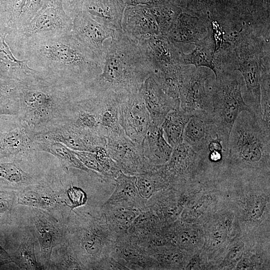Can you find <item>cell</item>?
<instances>
[{
  "label": "cell",
  "mask_w": 270,
  "mask_h": 270,
  "mask_svg": "<svg viewBox=\"0 0 270 270\" xmlns=\"http://www.w3.org/2000/svg\"><path fill=\"white\" fill-rule=\"evenodd\" d=\"M226 39L216 52V66L222 71L240 74L246 86L244 100L252 112L262 118L260 70L265 54L270 52V42L245 28L228 34Z\"/></svg>",
  "instance_id": "obj_3"
},
{
  "label": "cell",
  "mask_w": 270,
  "mask_h": 270,
  "mask_svg": "<svg viewBox=\"0 0 270 270\" xmlns=\"http://www.w3.org/2000/svg\"><path fill=\"white\" fill-rule=\"evenodd\" d=\"M52 199L37 190H26L20 194L18 204L34 207L46 208L50 205Z\"/></svg>",
  "instance_id": "obj_40"
},
{
  "label": "cell",
  "mask_w": 270,
  "mask_h": 270,
  "mask_svg": "<svg viewBox=\"0 0 270 270\" xmlns=\"http://www.w3.org/2000/svg\"><path fill=\"white\" fill-rule=\"evenodd\" d=\"M200 160V155L183 142L173 148L169 160L162 168L170 184L175 186L190 177Z\"/></svg>",
  "instance_id": "obj_21"
},
{
  "label": "cell",
  "mask_w": 270,
  "mask_h": 270,
  "mask_svg": "<svg viewBox=\"0 0 270 270\" xmlns=\"http://www.w3.org/2000/svg\"><path fill=\"white\" fill-rule=\"evenodd\" d=\"M84 0H63L66 13L73 18L82 11Z\"/></svg>",
  "instance_id": "obj_45"
},
{
  "label": "cell",
  "mask_w": 270,
  "mask_h": 270,
  "mask_svg": "<svg viewBox=\"0 0 270 270\" xmlns=\"http://www.w3.org/2000/svg\"><path fill=\"white\" fill-rule=\"evenodd\" d=\"M140 92L150 116V122L161 126L167 114L180 104L179 98L168 96L152 74L144 82Z\"/></svg>",
  "instance_id": "obj_19"
},
{
  "label": "cell",
  "mask_w": 270,
  "mask_h": 270,
  "mask_svg": "<svg viewBox=\"0 0 270 270\" xmlns=\"http://www.w3.org/2000/svg\"><path fill=\"white\" fill-rule=\"evenodd\" d=\"M102 212L110 228L117 236L128 232L134 220L140 212L126 206L104 204Z\"/></svg>",
  "instance_id": "obj_30"
},
{
  "label": "cell",
  "mask_w": 270,
  "mask_h": 270,
  "mask_svg": "<svg viewBox=\"0 0 270 270\" xmlns=\"http://www.w3.org/2000/svg\"><path fill=\"white\" fill-rule=\"evenodd\" d=\"M6 104H4L2 106H0V115L2 114H15V110L14 108H8V107H3L5 106Z\"/></svg>",
  "instance_id": "obj_49"
},
{
  "label": "cell",
  "mask_w": 270,
  "mask_h": 270,
  "mask_svg": "<svg viewBox=\"0 0 270 270\" xmlns=\"http://www.w3.org/2000/svg\"><path fill=\"white\" fill-rule=\"evenodd\" d=\"M18 84L0 78V100L18 98Z\"/></svg>",
  "instance_id": "obj_43"
},
{
  "label": "cell",
  "mask_w": 270,
  "mask_h": 270,
  "mask_svg": "<svg viewBox=\"0 0 270 270\" xmlns=\"http://www.w3.org/2000/svg\"><path fill=\"white\" fill-rule=\"evenodd\" d=\"M74 232L76 256L84 268L92 266L102 258L110 255L116 238L103 214L99 217L90 214L80 216Z\"/></svg>",
  "instance_id": "obj_9"
},
{
  "label": "cell",
  "mask_w": 270,
  "mask_h": 270,
  "mask_svg": "<svg viewBox=\"0 0 270 270\" xmlns=\"http://www.w3.org/2000/svg\"><path fill=\"white\" fill-rule=\"evenodd\" d=\"M242 246L240 244H238L235 246L230 252L228 254V258L230 260H233L236 258L240 254L241 252Z\"/></svg>",
  "instance_id": "obj_48"
},
{
  "label": "cell",
  "mask_w": 270,
  "mask_h": 270,
  "mask_svg": "<svg viewBox=\"0 0 270 270\" xmlns=\"http://www.w3.org/2000/svg\"><path fill=\"white\" fill-rule=\"evenodd\" d=\"M270 127L253 112L244 111L237 118L228 142V162L241 174L268 175Z\"/></svg>",
  "instance_id": "obj_5"
},
{
  "label": "cell",
  "mask_w": 270,
  "mask_h": 270,
  "mask_svg": "<svg viewBox=\"0 0 270 270\" xmlns=\"http://www.w3.org/2000/svg\"><path fill=\"white\" fill-rule=\"evenodd\" d=\"M110 255L123 260L129 270L132 266L141 270L160 268L158 262L147 252L144 248L130 240L128 232L116 236Z\"/></svg>",
  "instance_id": "obj_24"
},
{
  "label": "cell",
  "mask_w": 270,
  "mask_h": 270,
  "mask_svg": "<svg viewBox=\"0 0 270 270\" xmlns=\"http://www.w3.org/2000/svg\"><path fill=\"white\" fill-rule=\"evenodd\" d=\"M74 152L85 166L92 171L98 173L101 177L106 179L104 171L93 152L78 150H74Z\"/></svg>",
  "instance_id": "obj_41"
},
{
  "label": "cell",
  "mask_w": 270,
  "mask_h": 270,
  "mask_svg": "<svg viewBox=\"0 0 270 270\" xmlns=\"http://www.w3.org/2000/svg\"><path fill=\"white\" fill-rule=\"evenodd\" d=\"M34 221L42 254L48 262L56 241V230L52 224L42 214H37Z\"/></svg>",
  "instance_id": "obj_34"
},
{
  "label": "cell",
  "mask_w": 270,
  "mask_h": 270,
  "mask_svg": "<svg viewBox=\"0 0 270 270\" xmlns=\"http://www.w3.org/2000/svg\"><path fill=\"white\" fill-rule=\"evenodd\" d=\"M210 20L182 12L166 34L168 40L183 49L182 46L194 44L204 38L210 27Z\"/></svg>",
  "instance_id": "obj_18"
},
{
  "label": "cell",
  "mask_w": 270,
  "mask_h": 270,
  "mask_svg": "<svg viewBox=\"0 0 270 270\" xmlns=\"http://www.w3.org/2000/svg\"><path fill=\"white\" fill-rule=\"evenodd\" d=\"M34 138L58 142L74 150L90 152H94L98 146L106 147V144L105 137L66 122L42 132H34Z\"/></svg>",
  "instance_id": "obj_13"
},
{
  "label": "cell",
  "mask_w": 270,
  "mask_h": 270,
  "mask_svg": "<svg viewBox=\"0 0 270 270\" xmlns=\"http://www.w3.org/2000/svg\"><path fill=\"white\" fill-rule=\"evenodd\" d=\"M72 28V19L66 12L63 0H45L28 23L9 32L8 40L16 50L32 40L71 32Z\"/></svg>",
  "instance_id": "obj_8"
},
{
  "label": "cell",
  "mask_w": 270,
  "mask_h": 270,
  "mask_svg": "<svg viewBox=\"0 0 270 270\" xmlns=\"http://www.w3.org/2000/svg\"><path fill=\"white\" fill-rule=\"evenodd\" d=\"M118 112L116 94L103 92L73 100L62 122L106 138L117 123Z\"/></svg>",
  "instance_id": "obj_6"
},
{
  "label": "cell",
  "mask_w": 270,
  "mask_h": 270,
  "mask_svg": "<svg viewBox=\"0 0 270 270\" xmlns=\"http://www.w3.org/2000/svg\"><path fill=\"white\" fill-rule=\"evenodd\" d=\"M142 146L146 160L151 170L166 164L173 150V148L164 137L162 126L151 122Z\"/></svg>",
  "instance_id": "obj_26"
},
{
  "label": "cell",
  "mask_w": 270,
  "mask_h": 270,
  "mask_svg": "<svg viewBox=\"0 0 270 270\" xmlns=\"http://www.w3.org/2000/svg\"><path fill=\"white\" fill-rule=\"evenodd\" d=\"M9 30L0 26V77L18 84H26L44 78L32 68L26 59L16 58L6 40Z\"/></svg>",
  "instance_id": "obj_15"
},
{
  "label": "cell",
  "mask_w": 270,
  "mask_h": 270,
  "mask_svg": "<svg viewBox=\"0 0 270 270\" xmlns=\"http://www.w3.org/2000/svg\"><path fill=\"white\" fill-rule=\"evenodd\" d=\"M212 71L205 67L184 66V77L179 100L180 108L192 114L198 112L211 114L212 104L209 82Z\"/></svg>",
  "instance_id": "obj_10"
},
{
  "label": "cell",
  "mask_w": 270,
  "mask_h": 270,
  "mask_svg": "<svg viewBox=\"0 0 270 270\" xmlns=\"http://www.w3.org/2000/svg\"><path fill=\"white\" fill-rule=\"evenodd\" d=\"M67 194L70 201L71 205L68 206L71 210L84 204L86 202V194L80 188L72 186L67 191Z\"/></svg>",
  "instance_id": "obj_44"
},
{
  "label": "cell",
  "mask_w": 270,
  "mask_h": 270,
  "mask_svg": "<svg viewBox=\"0 0 270 270\" xmlns=\"http://www.w3.org/2000/svg\"><path fill=\"white\" fill-rule=\"evenodd\" d=\"M137 42L151 64L154 72L173 65L180 64V58L183 49L172 43L166 36H150Z\"/></svg>",
  "instance_id": "obj_16"
},
{
  "label": "cell",
  "mask_w": 270,
  "mask_h": 270,
  "mask_svg": "<svg viewBox=\"0 0 270 270\" xmlns=\"http://www.w3.org/2000/svg\"><path fill=\"white\" fill-rule=\"evenodd\" d=\"M183 12L212 20L214 9L212 0H170Z\"/></svg>",
  "instance_id": "obj_37"
},
{
  "label": "cell",
  "mask_w": 270,
  "mask_h": 270,
  "mask_svg": "<svg viewBox=\"0 0 270 270\" xmlns=\"http://www.w3.org/2000/svg\"><path fill=\"white\" fill-rule=\"evenodd\" d=\"M220 134L230 138L218 126L211 114L196 112L185 128L184 142L200 155L205 151L209 142Z\"/></svg>",
  "instance_id": "obj_17"
},
{
  "label": "cell",
  "mask_w": 270,
  "mask_h": 270,
  "mask_svg": "<svg viewBox=\"0 0 270 270\" xmlns=\"http://www.w3.org/2000/svg\"><path fill=\"white\" fill-rule=\"evenodd\" d=\"M13 262L10 254L0 246V266Z\"/></svg>",
  "instance_id": "obj_47"
},
{
  "label": "cell",
  "mask_w": 270,
  "mask_h": 270,
  "mask_svg": "<svg viewBox=\"0 0 270 270\" xmlns=\"http://www.w3.org/2000/svg\"><path fill=\"white\" fill-rule=\"evenodd\" d=\"M114 181V190L104 204L126 206L140 212L146 209L147 200L139 194L136 176L120 172Z\"/></svg>",
  "instance_id": "obj_27"
},
{
  "label": "cell",
  "mask_w": 270,
  "mask_h": 270,
  "mask_svg": "<svg viewBox=\"0 0 270 270\" xmlns=\"http://www.w3.org/2000/svg\"><path fill=\"white\" fill-rule=\"evenodd\" d=\"M45 0H0V26L10 32L28 23Z\"/></svg>",
  "instance_id": "obj_22"
},
{
  "label": "cell",
  "mask_w": 270,
  "mask_h": 270,
  "mask_svg": "<svg viewBox=\"0 0 270 270\" xmlns=\"http://www.w3.org/2000/svg\"><path fill=\"white\" fill-rule=\"evenodd\" d=\"M148 7L156 20L160 34L165 36L182 12L178 7L170 0Z\"/></svg>",
  "instance_id": "obj_35"
},
{
  "label": "cell",
  "mask_w": 270,
  "mask_h": 270,
  "mask_svg": "<svg viewBox=\"0 0 270 270\" xmlns=\"http://www.w3.org/2000/svg\"><path fill=\"white\" fill-rule=\"evenodd\" d=\"M16 51L46 78L80 93L102 72L100 60L72 32L27 42Z\"/></svg>",
  "instance_id": "obj_1"
},
{
  "label": "cell",
  "mask_w": 270,
  "mask_h": 270,
  "mask_svg": "<svg viewBox=\"0 0 270 270\" xmlns=\"http://www.w3.org/2000/svg\"><path fill=\"white\" fill-rule=\"evenodd\" d=\"M270 52L262 60L260 70V105L263 121L270 125Z\"/></svg>",
  "instance_id": "obj_36"
},
{
  "label": "cell",
  "mask_w": 270,
  "mask_h": 270,
  "mask_svg": "<svg viewBox=\"0 0 270 270\" xmlns=\"http://www.w3.org/2000/svg\"><path fill=\"white\" fill-rule=\"evenodd\" d=\"M0 180L18 186H26L34 180L14 162L0 163Z\"/></svg>",
  "instance_id": "obj_38"
},
{
  "label": "cell",
  "mask_w": 270,
  "mask_h": 270,
  "mask_svg": "<svg viewBox=\"0 0 270 270\" xmlns=\"http://www.w3.org/2000/svg\"><path fill=\"white\" fill-rule=\"evenodd\" d=\"M72 32L102 64L106 48V41L108 38H112L116 32L102 26L82 10L72 20Z\"/></svg>",
  "instance_id": "obj_14"
},
{
  "label": "cell",
  "mask_w": 270,
  "mask_h": 270,
  "mask_svg": "<svg viewBox=\"0 0 270 270\" xmlns=\"http://www.w3.org/2000/svg\"><path fill=\"white\" fill-rule=\"evenodd\" d=\"M34 132L21 124L4 134L0 138V156L28 158L37 151L34 138Z\"/></svg>",
  "instance_id": "obj_23"
},
{
  "label": "cell",
  "mask_w": 270,
  "mask_h": 270,
  "mask_svg": "<svg viewBox=\"0 0 270 270\" xmlns=\"http://www.w3.org/2000/svg\"><path fill=\"white\" fill-rule=\"evenodd\" d=\"M37 151L44 152L56 157L68 170L69 168H78L89 172L90 170L85 166L74 154V150L65 145L55 142L34 140Z\"/></svg>",
  "instance_id": "obj_31"
},
{
  "label": "cell",
  "mask_w": 270,
  "mask_h": 270,
  "mask_svg": "<svg viewBox=\"0 0 270 270\" xmlns=\"http://www.w3.org/2000/svg\"><path fill=\"white\" fill-rule=\"evenodd\" d=\"M192 116L183 110L180 104L166 116L161 126L173 148L184 142V129Z\"/></svg>",
  "instance_id": "obj_29"
},
{
  "label": "cell",
  "mask_w": 270,
  "mask_h": 270,
  "mask_svg": "<svg viewBox=\"0 0 270 270\" xmlns=\"http://www.w3.org/2000/svg\"><path fill=\"white\" fill-rule=\"evenodd\" d=\"M122 26V32L136 41L160 34L156 20L146 6H126Z\"/></svg>",
  "instance_id": "obj_20"
},
{
  "label": "cell",
  "mask_w": 270,
  "mask_h": 270,
  "mask_svg": "<svg viewBox=\"0 0 270 270\" xmlns=\"http://www.w3.org/2000/svg\"><path fill=\"white\" fill-rule=\"evenodd\" d=\"M163 91L173 98H179L184 77V65L178 64L152 74Z\"/></svg>",
  "instance_id": "obj_32"
},
{
  "label": "cell",
  "mask_w": 270,
  "mask_h": 270,
  "mask_svg": "<svg viewBox=\"0 0 270 270\" xmlns=\"http://www.w3.org/2000/svg\"><path fill=\"white\" fill-rule=\"evenodd\" d=\"M106 140V148L122 172L136 176L151 171L142 144L130 140L123 130L110 134Z\"/></svg>",
  "instance_id": "obj_11"
},
{
  "label": "cell",
  "mask_w": 270,
  "mask_h": 270,
  "mask_svg": "<svg viewBox=\"0 0 270 270\" xmlns=\"http://www.w3.org/2000/svg\"><path fill=\"white\" fill-rule=\"evenodd\" d=\"M19 110L22 124L35 132L62 122L69 107L80 94L46 78L18 84Z\"/></svg>",
  "instance_id": "obj_4"
},
{
  "label": "cell",
  "mask_w": 270,
  "mask_h": 270,
  "mask_svg": "<svg viewBox=\"0 0 270 270\" xmlns=\"http://www.w3.org/2000/svg\"><path fill=\"white\" fill-rule=\"evenodd\" d=\"M18 256L14 260L22 269L37 270L39 269L36 260L34 243L29 240L22 245L18 250Z\"/></svg>",
  "instance_id": "obj_39"
},
{
  "label": "cell",
  "mask_w": 270,
  "mask_h": 270,
  "mask_svg": "<svg viewBox=\"0 0 270 270\" xmlns=\"http://www.w3.org/2000/svg\"><path fill=\"white\" fill-rule=\"evenodd\" d=\"M98 270H129L125 263L111 255L106 256L96 262L92 268Z\"/></svg>",
  "instance_id": "obj_42"
},
{
  "label": "cell",
  "mask_w": 270,
  "mask_h": 270,
  "mask_svg": "<svg viewBox=\"0 0 270 270\" xmlns=\"http://www.w3.org/2000/svg\"><path fill=\"white\" fill-rule=\"evenodd\" d=\"M195 48L188 54L182 52L180 64L184 66L192 65L195 67H205L216 73L214 54L216 44L213 32L210 27L206 35L194 44Z\"/></svg>",
  "instance_id": "obj_28"
},
{
  "label": "cell",
  "mask_w": 270,
  "mask_h": 270,
  "mask_svg": "<svg viewBox=\"0 0 270 270\" xmlns=\"http://www.w3.org/2000/svg\"><path fill=\"white\" fill-rule=\"evenodd\" d=\"M119 122L125 134L134 142L142 144L150 119L140 90L120 94Z\"/></svg>",
  "instance_id": "obj_12"
},
{
  "label": "cell",
  "mask_w": 270,
  "mask_h": 270,
  "mask_svg": "<svg viewBox=\"0 0 270 270\" xmlns=\"http://www.w3.org/2000/svg\"><path fill=\"white\" fill-rule=\"evenodd\" d=\"M209 82L212 116L218 126L230 136L239 114L244 111L252 112L242 96L244 79L238 71L218 73Z\"/></svg>",
  "instance_id": "obj_7"
},
{
  "label": "cell",
  "mask_w": 270,
  "mask_h": 270,
  "mask_svg": "<svg viewBox=\"0 0 270 270\" xmlns=\"http://www.w3.org/2000/svg\"><path fill=\"white\" fill-rule=\"evenodd\" d=\"M126 7L122 0H84L82 10L102 26L122 32V24Z\"/></svg>",
  "instance_id": "obj_25"
},
{
  "label": "cell",
  "mask_w": 270,
  "mask_h": 270,
  "mask_svg": "<svg viewBox=\"0 0 270 270\" xmlns=\"http://www.w3.org/2000/svg\"><path fill=\"white\" fill-rule=\"evenodd\" d=\"M126 6H150L160 4L166 0H122Z\"/></svg>",
  "instance_id": "obj_46"
},
{
  "label": "cell",
  "mask_w": 270,
  "mask_h": 270,
  "mask_svg": "<svg viewBox=\"0 0 270 270\" xmlns=\"http://www.w3.org/2000/svg\"><path fill=\"white\" fill-rule=\"evenodd\" d=\"M154 72L137 41L122 32H116L110 42L106 44L102 72L90 84L87 92L90 95L136 92Z\"/></svg>",
  "instance_id": "obj_2"
},
{
  "label": "cell",
  "mask_w": 270,
  "mask_h": 270,
  "mask_svg": "<svg viewBox=\"0 0 270 270\" xmlns=\"http://www.w3.org/2000/svg\"><path fill=\"white\" fill-rule=\"evenodd\" d=\"M136 177L139 194L146 200L170 184L161 166L156 170L137 174Z\"/></svg>",
  "instance_id": "obj_33"
}]
</instances>
